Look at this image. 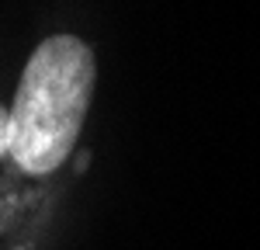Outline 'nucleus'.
<instances>
[{
  "instance_id": "1",
  "label": "nucleus",
  "mask_w": 260,
  "mask_h": 250,
  "mask_svg": "<svg viewBox=\"0 0 260 250\" xmlns=\"http://www.w3.org/2000/svg\"><path fill=\"white\" fill-rule=\"evenodd\" d=\"M98 80V63L90 45L77 35H49L35 45L21 70V83L11 118V153L14 164L45 177L59 170L80 139L83 118L90 111Z\"/></svg>"
},
{
  "instance_id": "2",
  "label": "nucleus",
  "mask_w": 260,
  "mask_h": 250,
  "mask_svg": "<svg viewBox=\"0 0 260 250\" xmlns=\"http://www.w3.org/2000/svg\"><path fill=\"white\" fill-rule=\"evenodd\" d=\"M11 153V118H7V108L0 104V160Z\"/></svg>"
}]
</instances>
